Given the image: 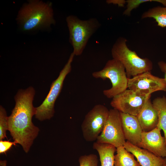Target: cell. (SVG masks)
Segmentation results:
<instances>
[{
	"label": "cell",
	"instance_id": "1",
	"mask_svg": "<svg viewBox=\"0 0 166 166\" xmlns=\"http://www.w3.org/2000/svg\"><path fill=\"white\" fill-rule=\"evenodd\" d=\"M35 91L32 87L18 90L14 97L15 105L8 117V130L14 141L27 153L39 129L32 122L36 108L33 102Z\"/></svg>",
	"mask_w": 166,
	"mask_h": 166
},
{
	"label": "cell",
	"instance_id": "2",
	"mask_svg": "<svg viewBox=\"0 0 166 166\" xmlns=\"http://www.w3.org/2000/svg\"><path fill=\"white\" fill-rule=\"evenodd\" d=\"M17 19L24 31L49 27L54 24L51 4L31 0L18 12Z\"/></svg>",
	"mask_w": 166,
	"mask_h": 166
},
{
	"label": "cell",
	"instance_id": "3",
	"mask_svg": "<svg viewBox=\"0 0 166 166\" xmlns=\"http://www.w3.org/2000/svg\"><path fill=\"white\" fill-rule=\"evenodd\" d=\"M127 41L123 37L118 38L113 46L111 54L113 59L123 65L128 78L151 71L153 68L152 61L147 58L140 57L135 51L130 49L127 45Z\"/></svg>",
	"mask_w": 166,
	"mask_h": 166
},
{
	"label": "cell",
	"instance_id": "4",
	"mask_svg": "<svg viewBox=\"0 0 166 166\" xmlns=\"http://www.w3.org/2000/svg\"><path fill=\"white\" fill-rule=\"evenodd\" d=\"M66 21L69 32V41L73 48V52L75 56L80 55L101 24L95 18L82 20L73 15L67 17Z\"/></svg>",
	"mask_w": 166,
	"mask_h": 166
},
{
	"label": "cell",
	"instance_id": "5",
	"mask_svg": "<svg viewBox=\"0 0 166 166\" xmlns=\"http://www.w3.org/2000/svg\"><path fill=\"white\" fill-rule=\"evenodd\" d=\"M93 77L103 80L109 79L112 83L111 88L104 90V95L108 98H113L124 92L128 88V78L122 64L113 58L108 60L103 69L92 73Z\"/></svg>",
	"mask_w": 166,
	"mask_h": 166
},
{
	"label": "cell",
	"instance_id": "6",
	"mask_svg": "<svg viewBox=\"0 0 166 166\" xmlns=\"http://www.w3.org/2000/svg\"><path fill=\"white\" fill-rule=\"evenodd\" d=\"M75 55L72 52L57 78L52 83L49 91L42 103L36 108L35 117L40 121L49 120L54 115L55 101L60 93L67 75L71 71Z\"/></svg>",
	"mask_w": 166,
	"mask_h": 166
},
{
	"label": "cell",
	"instance_id": "7",
	"mask_svg": "<svg viewBox=\"0 0 166 166\" xmlns=\"http://www.w3.org/2000/svg\"><path fill=\"white\" fill-rule=\"evenodd\" d=\"M109 113L106 106L97 104L86 114L81 124L83 136L85 141L97 140L103 129Z\"/></svg>",
	"mask_w": 166,
	"mask_h": 166
},
{
	"label": "cell",
	"instance_id": "8",
	"mask_svg": "<svg viewBox=\"0 0 166 166\" xmlns=\"http://www.w3.org/2000/svg\"><path fill=\"white\" fill-rule=\"evenodd\" d=\"M151 96L127 89L114 96L110 104L120 112L136 116Z\"/></svg>",
	"mask_w": 166,
	"mask_h": 166
},
{
	"label": "cell",
	"instance_id": "9",
	"mask_svg": "<svg viewBox=\"0 0 166 166\" xmlns=\"http://www.w3.org/2000/svg\"><path fill=\"white\" fill-rule=\"evenodd\" d=\"M96 142L110 144L116 148L124 145L126 141L120 112L114 109L109 110L103 129Z\"/></svg>",
	"mask_w": 166,
	"mask_h": 166
},
{
	"label": "cell",
	"instance_id": "10",
	"mask_svg": "<svg viewBox=\"0 0 166 166\" xmlns=\"http://www.w3.org/2000/svg\"><path fill=\"white\" fill-rule=\"evenodd\" d=\"M129 89L148 95L157 91L166 92L164 78L154 76L147 71L128 79Z\"/></svg>",
	"mask_w": 166,
	"mask_h": 166
},
{
	"label": "cell",
	"instance_id": "11",
	"mask_svg": "<svg viewBox=\"0 0 166 166\" xmlns=\"http://www.w3.org/2000/svg\"><path fill=\"white\" fill-rule=\"evenodd\" d=\"M161 130L156 127L148 132H143L141 140L137 146L148 150L156 155L166 157V142Z\"/></svg>",
	"mask_w": 166,
	"mask_h": 166
},
{
	"label": "cell",
	"instance_id": "12",
	"mask_svg": "<svg viewBox=\"0 0 166 166\" xmlns=\"http://www.w3.org/2000/svg\"><path fill=\"white\" fill-rule=\"evenodd\" d=\"M120 114L125 140L137 146L141 141L143 131L136 116L121 112Z\"/></svg>",
	"mask_w": 166,
	"mask_h": 166
},
{
	"label": "cell",
	"instance_id": "13",
	"mask_svg": "<svg viewBox=\"0 0 166 166\" xmlns=\"http://www.w3.org/2000/svg\"><path fill=\"white\" fill-rule=\"evenodd\" d=\"M124 146L128 151L134 156L141 166H164L165 164L164 158L133 145L128 141H126Z\"/></svg>",
	"mask_w": 166,
	"mask_h": 166
},
{
	"label": "cell",
	"instance_id": "14",
	"mask_svg": "<svg viewBox=\"0 0 166 166\" xmlns=\"http://www.w3.org/2000/svg\"><path fill=\"white\" fill-rule=\"evenodd\" d=\"M136 117L143 132H149L157 127L158 114L150 98L147 101Z\"/></svg>",
	"mask_w": 166,
	"mask_h": 166
},
{
	"label": "cell",
	"instance_id": "15",
	"mask_svg": "<svg viewBox=\"0 0 166 166\" xmlns=\"http://www.w3.org/2000/svg\"><path fill=\"white\" fill-rule=\"evenodd\" d=\"M93 148L98 153L101 166H114L116 147L110 144L96 141L93 143Z\"/></svg>",
	"mask_w": 166,
	"mask_h": 166
},
{
	"label": "cell",
	"instance_id": "16",
	"mask_svg": "<svg viewBox=\"0 0 166 166\" xmlns=\"http://www.w3.org/2000/svg\"><path fill=\"white\" fill-rule=\"evenodd\" d=\"M114 156V166H141L135 158L134 156L128 151L124 146L116 148Z\"/></svg>",
	"mask_w": 166,
	"mask_h": 166
},
{
	"label": "cell",
	"instance_id": "17",
	"mask_svg": "<svg viewBox=\"0 0 166 166\" xmlns=\"http://www.w3.org/2000/svg\"><path fill=\"white\" fill-rule=\"evenodd\" d=\"M158 116L157 127L163 131L166 142V97L164 96L157 97L152 102Z\"/></svg>",
	"mask_w": 166,
	"mask_h": 166
},
{
	"label": "cell",
	"instance_id": "18",
	"mask_svg": "<svg viewBox=\"0 0 166 166\" xmlns=\"http://www.w3.org/2000/svg\"><path fill=\"white\" fill-rule=\"evenodd\" d=\"M152 18L157 23V26L161 27H166V6H157L149 9L144 12L142 18Z\"/></svg>",
	"mask_w": 166,
	"mask_h": 166
},
{
	"label": "cell",
	"instance_id": "19",
	"mask_svg": "<svg viewBox=\"0 0 166 166\" xmlns=\"http://www.w3.org/2000/svg\"><path fill=\"white\" fill-rule=\"evenodd\" d=\"M8 130V117L3 107L0 106V140L7 138L6 132Z\"/></svg>",
	"mask_w": 166,
	"mask_h": 166
},
{
	"label": "cell",
	"instance_id": "20",
	"mask_svg": "<svg viewBox=\"0 0 166 166\" xmlns=\"http://www.w3.org/2000/svg\"><path fill=\"white\" fill-rule=\"evenodd\" d=\"M148 2H156L162 3L166 6V0H128L126 9L123 13L124 15L129 16L132 10L138 7L140 4Z\"/></svg>",
	"mask_w": 166,
	"mask_h": 166
},
{
	"label": "cell",
	"instance_id": "21",
	"mask_svg": "<svg viewBox=\"0 0 166 166\" xmlns=\"http://www.w3.org/2000/svg\"><path fill=\"white\" fill-rule=\"evenodd\" d=\"M78 161L79 166H98V160L97 156L94 154L81 156Z\"/></svg>",
	"mask_w": 166,
	"mask_h": 166
},
{
	"label": "cell",
	"instance_id": "22",
	"mask_svg": "<svg viewBox=\"0 0 166 166\" xmlns=\"http://www.w3.org/2000/svg\"><path fill=\"white\" fill-rule=\"evenodd\" d=\"M16 144H17V143L15 141L14 142H11L9 140H0V153L2 154L6 153L10 149L13 144L15 145Z\"/></svg>",
	"mask_w": 166,
	"mask_h": 166
},
{
	"label": "cell",
	"instance_id": "23",
	"mask_svg": "<svg viewBox=\"0 0 166 166\" xmlns=\"http://www.w3.org/2000/svg\"><path fill=\"white\" fill-rule=\"evenodd\" d=\"M106 2L108 4H117L120 7H123L126 3V1L124 0H107Z\"/></svg>",
	"mask_w": 166,
	"mask_h": 166
},
{
	"label": "cell",
	"instance_id": "24",
	"mask_svg": "<svg viewBox=\"0 0 166 166\" xmlns=\"http://www.w3.org/2000/svg\"><path fill=\"white\" fill-rule=\"evenodd\" d=\"M158 65L160 70L164 73V78L166 80V62L160 61L158 62Z\"/></svg>",
	"mask_w": 166,
	"mask_h": 166
},
{
	"label": "cell",
	"instance_id": "25",
	"mask_svg": "<svg viewBox=\"0 0 166 166\" xmlns=\"http://www.w3.org/2000/svg\"><path fill=\"white\" fill-rule=\"evenodd\" d=\"M164 162H165V166H166V157L164 158Z\"/></svg>",
	"mask_w": 166,
	"mask_h": 166
},
{
	"label": "cell",
	"instance_id": "26",
	"mask_svg": "<svg viewBox=\"0 0 166 166\" xmlns=\"http://www.w3.org/2000/svg\"><path fill=\"white\" fill-rule=\"evenodd\" d=\"M164 166H166L165 164H164Z\"/></svg>",
	"mask_w": 166,
	"mask_h": 166
}]
</instances>
